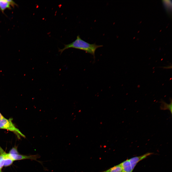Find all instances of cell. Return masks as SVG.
Masks as SVG:
<instances>
[{
  "label": "cell",
  "mask_w": 172,
  "mask_h": 172,
  "mask_svg": "<svg viewBox=\"0 0 172 172\" xmlns=\"http://www.w3.org/2000/svg\"><path fill=\"white\" fill-rule=\"evenodd\" d=\"M7 0L9 3L10 5L12 7H14L15 5H17L15 3L13 0Z\"/></svg>",
  "instance_id": "obj_12"
},
{
  "label": "cell",
  "mask_w": 172,
  "mask_h": 172,
  "mask_svg": "<svg viewBox=\"0 0 172 172\" xmlns=\"http://www.w3.org/2000/svg\"><path fill=\"white\" fill-rule=\"evenodd\" d=\"M5 158L4 156L1 155H0V167L1 169L4 166V163Z\"/></svg>",
  "instance_id": "obj_11"
},
{
  "label": "cell",
  "mask_w": 172,
  "mask_h": 172,
  "mask_svg": "<svg viewBox=\"0 0 172 172\" xmlns=\"http://www.w3.org/2000/svg\"></svg>",
  "instance_id": "obj_17"
},
{
  "label": "cell",
  "mask_w": 172,
  "mask_h": 172,
  "mask_svg": "<svg viewBox=\"0 0 172 172\" xmlns=\"http://www.w3.org/2000/svg\"><path fill=\"white\" fill-rule=\"evenodd\" d=\"M161 103L160 106V109L162 110H168L172 114V100L171 99V102L169 104H167L163 100L160 102Z\"/></svg>",
  "instance_id": "obj_7"
},
{
  "label": "cell",
  "mask_w": 172,
  "mask_h": 172,
  "mask_svg": "<svg viewBox=\"0 0 172 172\" xmlns=\"http://www.w3.org/2000/svg\"><path fill=\"white\" fill-rule=\"evenodd\" d=\"M103 172H123V170L120 164L105 170Z\"/></svg>",
  "instance_id": "obj_8"
},
{
  "label": "cell",
  "mask_w": 172,
  "mask_h": 172,
  "mask_svg": "<svg viewBox=\"0 0 172 172\" xmlns=\"http://www.w3.org/2000/svg\"><path fill=\"white\" fill-rule=\"evenodd\" d=\"M9 154H18L17 147L16 146L13 147L10 151Z\"/></svg>",
  "instance_id": "obj_10"
},
{
  "label": "cell",
  "mask_w": 172,
  "mask_h": 172,
  "mask_svg": "<svg viewBox=\"0 0 172 172\" xmlns=\"http://www.w3.org/2000/svg\"><path fill=\"white\" fill-rule=\"evenodd\" d=\"M64 47L62 49L58 48V51L61 54L64 51L70 48H73L84 50L86 53L90 54L95 58V52L96 49L102 47V45H97L95 43L90 44L82 39L78 35L76 39L72 43L64 44Z\"/></svg>",
  "instance_id": "obj_1"
},
{
  "label": "cell",
  "mask_w": 172,
  "mask_h": 172,
  "mask_svg": "<svg viewBox=\"0 0 172 172\" xmlns=\"http://www.w3.org/2000/svg\"><path fill=\"white\" fill-rule=\"evenodd\" d=\"M13 161V160L10 157L5 158L4 166L7 167L11 165L12 164Z\"/></svg>",
  "instance_id": "obj_9"
},
{
  "label": "cell",
  "mask_w": 172,
  "mask_h": 172,
  "mask_svg": "<svg viewBox=\"0 0 172 172\" xmlns=\"http://www.w3.org/2000/svg\"><path fill=\"white\" fill-rule=\"evenodd\" d=\"M9 156L10 158L13 160L14 161L16 160H22L29 159L31 160L35 161L40 163L43 166L42 164V162L41 161H38L37 159L40 157V156L38 154H37L35 155H32L29 156L26 155H22L19 154H12L9 153Z\"/></svg>",
  "instance_id": "obj_3"
},
{
  "label": "cell",
  "mask_w": 172,
  "mask_h": 172,
  "mask_svg": "<svg viewBox=\"0 0 172 172\" xmlns=\"http://www.w3.org/2000/svg\"><path fill=\"white\" fill-rule=\"evenodd\" d=\"M4 118V117L0 113V120Z\"/></svg>",
  "instance_id": "obj_14"
},
{
  "label": "cell",
  "mask_w": 172,
  "mask_h": 172,
  "mask_svg": "<svg viewBox=\"0 0 172 172\" xmlns=\"http://www.w3.org/2000/svg\"><path fill=\"white\" fill-rule=\"evenodd\" d=\"M6 9H11V6L7 0H0V10L2 12Z\"/></svg>",
  "instance_id": "obj_6"
},
{
  "label": "cell",
  "mask_w": 172,
  "mask_h": 172,
  "mask_svg": "<svg viewBox=\"0 0 172 172\" xmlns=\"http://www.w3.org/2000/svg\"><path fill=\"white\" fill-rule=\"evenodd\" d=\"M172 65H168L167 66L164 67H163V68L165 69H170L172 68Z\"/></svg>",
  "instance_id": "obj_13"
},
{
  "label": "cell",
  "mask_w": 172,
  "mask_h": 172,
  "mask_svg": "<svg viewBox=\"0 0 172 172\" xmlns=\"http://www.w3.org/2000/svg\"><path fill=\"white\" fill-rule=\"evenodd\" d=\"M0 172H2L1 171V170L0 171Z\"/></svg>",
  "instance_id": "obj_16"
},
{
  "label": "cell",
  "mask_w": 172,
  "mask_h": 172,
  "mask_svg": "<svg viewBox=\"0 0 172 172\" xmlns=\"http://www.w3.org/2000/svg\"><path fill=\"white\" fill-rule=\"evenodd\" d=\"M122 167L123 172H132L131 165L129 159L120 163Z\"/></svg>",
  "instance_id": "obj_5"
},
{
  "label": "cell",
  "mask_w": 172,
  "mask_h": 172,
  "mask_svg": "<svg viewBox=\"0 0 172 172\" xmlns=\"http://www.w3.org/2000/svg\"><path fill=\"white\" fill-rule=\"evenodd\" d=\"M12 118L7 119L5 118L0 120V129H6L13 132L20 139L21 137L25 136L16 128L12 122Z\"/></svg>",
  "instance_id": "obj_2"
},
{
  "label": "cell",
  "mask_w": 172,
  "mask_h": 172,
  "mask_svg": "<svg viewBox=\"0 0 172 172\" xmlns=\"http://www.w3.org/2000/svg\"><path fill=\"white\" fill-rule=\"evenodd\" d=\"M1 169L0 168V171L1 170Z\"/></svg>",
  "instance_id": "obj_15"
},
{
  "label": "cell",
  "mask_w": 172,
  "mask_h": 172,
  "mask_svg": "<svg viewBox=\"0 0 172 172\" xmlns=\"http://www.w3.org/2000/svg\"><path fill=\"white\" fill-rule=\"evenodd\" d=\"M153 154L151 152L147 153L142 155L134 157L129 159L133 171L138 162Z\"/></svg>",
  "instance_id": "obj_4"
}]
</instances>
